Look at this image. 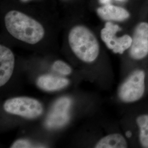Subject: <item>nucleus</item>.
<instances>
[{
  "mask_svg": "<svg viewBox=\"0 0 148 148\" xmlns=\"http://www.w3.org/2000/svg\"><path fill=\"white\" fill-rule=\"evenodd\" d=\"M5 27L12 36L23 42L34 45L45 35V29L37 21L18 11H10L5 18Z\"/></svg>",
  "mask_w": 148,
  "mask_h": 148,
  "instance_id": "obj_1",
  "label": "nucleus"
},
{
  "mask_svg": "<svg viewBox=\"0 0 148 148\" xmlns=\"http://www.w3.org/2000/svg\"><path fill=\"white\" fill-rule=\"evenodd\" d=\"M69 45L74 54L86 63L95 62L99 56V44L94 34L87 27L76 25L70 31Z\"/></svg>",
  "mask_w": 148,
  "mask_h": 148,
  "instance_id": "obj_2",
  "label": "nucleus"
},
{
  "mask_svg": "<svg viewBox=\"0 0 148 148\" xmlns=\"http://www.w3.org/2000/svg\"><path fill=\"white\" fill-rule=\"evenodd\" d=\"M145 73L142 69L135 70L120 86L118 95L122 101L127 103L140 100L145 90Z\"/></svg>",
  "mask_w": 148,
  "mask_h": 148,
  "instance_id": "obj_3",
  "label": "nucleus"
},
{
  "mask_svg": "<svg viewBox=\"0 0 148 148\" xmlns=\"http://www.w3.org/2000/svg\"><path fill=\"white\" fill-rule=\"evenodd\" d=\"M3 108L6 112L25 117L35 119L42 114V104L35 99L20 97L9 99L5 101Z\"/></svg>",
  "mask_w": 148,
  "mask_h": 148,
  "instance_id": "obj_4",
  "label": "nucleus"
},
{
  "mask_svg": "<svg viewBox=\"0 0 148 148\" xmlns=\"http://www.w3.org/2000/svg\"><path fill=\"white\" fill-rule=\"evenodd\" d=\"M121 30L118 25L111 21H107L101 30V37L109 49L114 53L121 54L131 47L132 37L127 34L117 37V33Z\"/></svg>",
  "mask_w": 148,
  "mask_h": 148,
  "instance_id": "obj_5",
  "label": "nucleus"
},
{
  "mask_svg": "<svg viewBox=\"0 0 148 148\" xmlns=\"http://www.w3.org/2000/svg\"><path fill=\"white\" fill-rule=\"evenodd\" d=\"M71 104V100L68 97H62L56 101L46 118L45 127L49 130H55L65 126L70 120Z\"/></svg>",
  "mask_w": 148,
  "mask_h": 148,
  "instance_id": "obj_6",
  "label": "nucleus"
},
{
  "mask_svg": "<svg viewBox=\"0 0 148 148\" xmlns=\"http://www.w3.org/2000/svg\"><path fill=\"white\" fill-rule=\"evenodd\" d=\"M132 42L129 49L131 57L136 60H140L148 55V22L138 23L133 32Z\"/></svg>",
  "mask_w": 148,
  "mask_h": 148,
  "instance_id": "obj_7",
  "label": "nucleus"
},
{
  "mask_svg": "<svg viewBox=\"0 0 148 148\" xmlns=\"http://www.w3.org/2000/svg\"><path fill=\"white\" fill-rule=\"evenodd\" d=\"M15 64L14 54L3 45L0 46V86H2L11 79Z\"/></svg>",
  "mask_w": 148,
  "mask_h": 148,
  "instance_id": "obj_8",
  "label": "nucleus"
},
{
  "mask_svg": "<svg viewBox=\"0 0 148 148\" xmlns=\"http://www.w3.org/2000/svg\"><path fill=\"white\" fill-rule=\"evenodd\" d=\"M97 12L101 19L107 21L123 22L131 18V12L118 5L106 4L99 7Z\"/></svg>",
  "mask_w": 148,
  "mask_h": 148,
  "instance_id": "obj_9",
  "label": "nucleus"
},
{
  "mask_svg": "<svg viewBox=\"0 0 148 148\" xmlns=\"http://www.w3.org/2000/svg\"><path fill=\"white\" fill-rule=\"evenodd\" d=\"M37 86L47 91H56L65 88L69 84V80L62 77L45 75L40 76L36 82Z\"/></svg>",
  "mask_w": 148,
  "mask_h": 148,
  "instance_id": "obj_10",
  "label": "nucleus"
},
{
  "mask_svg": "<svg viewBox=\"0 0 148 148\" xmlns=\"http://www.w3.org/2000/svg\"><path fill=\"white\" fill-rule=\"evenodd\" d=\"M128 143L126 138L120 133H112L101 139L95 148H126Z\"/></svg>",
  "mask_w": 148,
  "mask_h": 148,
  "instance_id": "obj_11",
  "label": "nucleus"
},
{
  "mask_svg": "<svg viewBox=\"0 0 148 148\" xmlns=\"http://www.w3.org/2000/svg\"><path fill=\"white\" fill-rule=\"evenodd\" d=\"M136 123L139 129V141L141 146L148 148V114L138 116Z\"/></svg>",
  "mask_w": 148,
  "mask_h": 148,
  "instance_id": "obj_12",
  "label": "nucleus"
},
{
  "mask_svg": "<svg viewBox=\"0 0 148 148\" xmlns=\"http://www.w3.org/2000/svg\"><path fill=\"white\" fill-rule=\"evenodd\" d=\"M52 69L63 75H68L72 72L71 68L68 64L62 60H57L53 63Z\"/></svg>",
  "mask_w": 148,
  "mask_h": 148,
  "instance_id": "obj_13",
  "label": "nucleus"
},
{
  "mask_svg": "<svg viewBox=\"0 0 148 148\" xmlns=\"http://www.w3.org/2000/svg\"><path fill=\"white\" fill-rule=\"evenodd\" d=\"M42 145L36 144L33 143L32 141L25 139H21L15 141L11 146V148H45Z\"/></svg>",
  "mask_w": 148,
  "mask_h": 148,
  "instance_id": "obj_14",
  "label": "nucleus"
},
{
  "mask_svg": "<svg viewBox=\"0 0 148 148\" xmlns=\"http://www.w3.org/2000/svg\"><path fill=\"white\" fill-rule=\"evenodd\" d=\"M108 0H100V2H101V3H103V4H108V3H107L108 2Z\"/></svg>",
  "mask_w": 148,
  "mask_h": 148,
  "instance_id": "obj_15",
  "label": "nucleus"
},
{
  "mask_svg": "<svg viewBox=\"0 0 148 148\" xmlns=\"http://www.w3.org/2000/svg\"><path fill=\"white\" fill-rule=\"evenodd\" d=\"M23 1H27V0H23Z\"/></svg>",
  "mask_w": 148,
  "mask_h": 148,
  "instance_id": "obj_16",
  "label": "nucleus"
}]
</instances>
